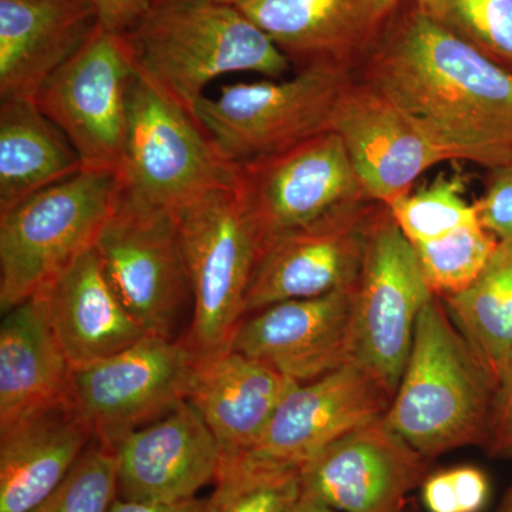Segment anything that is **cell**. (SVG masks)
Returning a JSON list of instances; mask_svg holds the SVG:
<instances>
[{
    "instance_id": "cell-18",
    "label": "cell",
    "mask_w": 512,
    "mask_h": 512,
    "mask_svg": "<svg viewBox=\"0 0 512 512\" xmlns=\"http://www.w3.org/2000/svg\"><path fill=\"white\" fill-rule=\"evenodd\" d=\"M119 500L174 504L197 498L214 483L222 454L200 413L183 400L113 448Z\"/></svg>"
},
{
    "instance_id": "cell-29",
    "label": "cell",
    "mask_w": 512,
    "mask_h": 512,
    "mask_svg": "<svg viewBox=\"0 0 512 512\" xmlns=\"http://www.w3.org/2000/svg\"><path fill=\"white\" fill-rule=\"evenodd\" d=\"M498 239L481 225H466L429 242L414 244L421 274L439 298L463 292L484 271Z\"/></svg>"
},
{
    "instance_id": "cell-16",
    "label": "cell",
    "mask_w": 512,
    "mask_h": 512,
    "mask_svg": "<svg viewBox=\"0 0 512 512\" xmlns=\"http://www.w3.org/2000/svg\"><path fill=\"white\" fill-rule=\"evenodd\" d=\"M231 350L311 382L356 359V286L259 309L242 320Z\"/></svg>"
},
{
    "instance_id": "cell-41",
    "label": "cell",
    "mask_w": 512,
    "mask_h": 512,
    "mask_svg": "<svg viewBox=\"0 0 512 512\" xmlns=\"http://www.w3.org/2000/svg\"><path fill=\"white\" fill-rule=\"evenodd\" d=\"M156 2H157V0H156Z\"/></svg>"
},
{
    "instance_id": "cell-14",
    "label": "cell",
    "mask_w": 512,
    "mask_h": 512,
    "mask_svg": "<svg viewBox=\"0 0 512 512\" xmlns=\"http://www.w3.org/2000/svg\"><path fill=\"white\" fill-rule=\"evenodd\" d=\"M238 167L266 239L367 198L342 138L332 130Z\"/></svg>"
},
{
    "instance_id": "cell-39",
    "label": "cell",
    "mask_w": 512,
    "mask_h": 512,
    "mask_svg": "<svg viewBox=\"0 0 512 512\" xmlns=\"http://www.w3.org/2000/svg\"><path fill=\"white\" fill-rule=\"evenodd\" d=\"M400 3H417L420 2V0H399Z\"/></svg>"
},
{
    "instance_id": "cell-26",
    "label": "cell",
    "mask_w": 512,
    "mask_h": 512,
    "mask_svg": "<svg viewBox=\"0 0 512 512\" xmlns=\"http://www.w3.org/2000/svg\"><path fill=\"white\" fill-rule=\"evenodd\" d=\"M440 299L495 389L512 352V238L498 242L473 284Z\"/></svg>"
},
{
    "instance_id": "cell-24",
    "label": "cell",
    "mask_w": 512,
    "mask_h": 512,
    "mask_svg": "<svg viewBox=\"0 0 512 512\" xmlns=\"http://www.w3.org/2000/svg\"><path fill=\"white\" fill-rule=\"evenodd\" d=\"M72 365L39 295L3 313L0 326V427L69 403Z\"/></svg>"
},
{
    "instance_id": "cell-6",
    "label": "cell",
    "mask_w": 512,
    "mask_h": 512,
    "mask_svg": "<svg viewBox=\"0 0 512 512\" xmlns=\"http://www.w3.org/2000/svg\"><path fill=\"white\" fill-rule=\"evenodd\" d=\"M117 194L178 215L202 195L239 181L197 119L137 73L128 93V128Z\"/></svg>"
},
{
    "instance_id": "cell-36",
    "label": "cell",
    "mask_w": 512,
    "mask_h": 512,
    "mask_svg": "<svg viewBox=\"0 0 512 512\" xmlns=\"http://www.w3.org/2000/svg\"><path fill=\"white\" fill-rule=\"evenodd\" d=\"M110 512H205V500L197 497L174 504H144L117 498Z\"/></svg>"
},
{
    "instance_id": "cell-40",
    "label": "cell",
    "mask_w": 512,
    "mask_h": 512,
    "mask_svg": "<svg viewBox=\"0 0 512 512\" xmlns=\"http://www.w3.org/2000/svg\"><path fill=\"white\" fill-rule=\"evenodd\" d=\"M221 2H225V3H234V5H235V3H237V2H238V0H221Z\"/></svg>"
},
{
    "instance_id": "cell-8",
    "label": "cell",
    "mask_w": 512,
    "mask_h": 512,
    "mask_svg": "<svg viewBox=\"0 0 512 512\" xmlns=\"http://www.w3.org/2000/svg\"><path fill=\"white\" fill-rule=\"evenodd\" d=\"M136 76L124 36L97 25L37 93V106L69 138L82 170L119 174Z\"/></svg>"
},
{
    "instance_id": "cell-28",
    "label": "cell",
    "mask_w": 512,
    "mask_h": 512,
    "mask_svg": "<svg viewBox=\"0 0 512 512\" xmlns=\"http://www.w3.org/2000/svg\"><path fill=\"white\" fill-rule=\"evenodd\" d=\"M389 211L413 245L480 222L476 201L467 198V178L458 173L437 175L426 187L397 201Z\"/></svg>"
},
{
    "instance_id": "cell-15",
    "label": "cell",
    "mask_w": 512,
    "mask_h": 512,
    "mask_svg": "<svg viewBox=\"0 0 512 512\" xmlns=\"http://www.w3.org/2000/svg\"><path fill=\"white\" fill-rule=\"evenodd\" d=\"M429 476V458L380 419L306 461L301 495L340 512H403L409 494Z\"/></svg>"
},
{
    "instance_id": "cell-5",
    "label": "cell",
    "mask_w": 512,
    "mask_h": 512,
    "mask_svg": "<svg viewBox=\"0 0 512 512\" xmlns=\"http://www.w3.org/2000/svg\"><path fill=\"white\" fill-rule=\"evenodd\" d=\"M117 190V174L82 170L0 214L2 313L36 296L96 247Z\"/></svg>"
},
{
    "instance_id": "cell-38",
    "label": "cell",
    "mask_w": 512,
    "mask_h": 512,
    "mask_svg": "<svg viewBox=\"0 0 512 512\" xmlns=\"http://www.w3.org/2000/svg\"><path fill=\"white\" fill-rule=\"evenodd\" d=\"M495 512H512V487L507 491V494H505L503 501L498 505Z\"/></svg>"
},
{
    "instance_id": "cell-33",
    "label": "cell",
    "mask_w": 512,
    "mask_h": 512,
    "mask_svg": "<svg viewBox=\"0 0 512 512\" xmlns=\"http://www.w3.org/2000/svg\"><path fill=\"white\" fill-rule=\"evenodd\" d=\"M476 207L481 225L498 241L512 238V160L488 170Z\"/></svg>"
},
{
    "instance_id": "cell-23",
    "label": "cell",
    "mask_w": 512,
    "mask_h": 512,
    "mask_svg": "<svg viewBox=\"0 0 512 512\" xmlns=\"http://www.w3.org/2000/svg\"><path fill=\"white\" fill-rule=\"evenodd\" d=\"M93 440L92 430L69 403L0 427V512L35 510Z\"/></svg>"
},
{
    "instance_id": "cell-20",
    "label": "cell",
    "mask_w": 512,
    "mask_h": 512,
    "mask_svg": "<svg viewBox=\"0 0 512 512\" xmlns=\"http://www.w3.org/2000/svg\"><path fill=\"white\" fill-rule=\"evenodd\" d=\"M293 384L274 367L229 349L195 360L187 400L217 440L224 460L251 451Z\"/></svg>"
},
{
    "instance_id": "cell-2",
    "label": "cell",
    "mask_w": 512,
    "mask_h": 512,
    "mask_svg": "<svg viewBox=\"0 0 512 512\" xmlns=\"http://www.w3.org/2000/svg\"><path fill=\"white\" fill-rule=\"evenodd\" d=\"M124 39L137 73L194 117L218 77L282 79L292 64L237 5L221 0H157Z\"/></svg>"
},
{
    "instance_id": "cell-7",
    "label": "cell",
    "mask_w": 512,
    "mask_h": 512,
    "mask_svg": "<svg viewBox=\"0 0 512 512\" xmlns=\"http://www.w3.org/2000/svg\"><path fill=\"white\" fill-rule=\"evenodd\" d=\"M353 80L348 70L313 66L292 79L224 84L198 101L195 119L228 163L244 164L332 130Z\"/></svg>"
},
{
    "instance_id": "cell-21",
    "label": "cell",
    "mask_w": 512,
    "mask_h": 512,
    "mask_svg": "<svg viewBox=\"0 0 512 512\" xmlns=\"http://www.w3.org/2000/svg\"><path fill=\"white\" fill-rule=\"evenodd\" d=\"M96 26L90 0H0L2 100H35Z\"/></svg>"
},
{
    "instance_id": "cell-3",
    "label": "cell",
    "mask_w": 512,
    "mask_h": 512,
    "mask_svg": "<svg viewBox=\"0 0 512 512\" xmlns=\"http://www.w3.org/2000/svg\"><path fill=\"white\" fill-rule=\"evenodd\" d=\"M493 394L490 376L434 295L417 320L384 423L429 460L456 448L485 446Z\"/></svg>"
},
{
    "instance_id": "cell-35",
    "label": "cell",
    "mask_w": 512,
    "mask_h": 512,
    "mask_svg": "<svg viewBox=\"0 0 512 512\" xmlns=\"http://www.w3.org/2000/svg\"><path fill=\"white\" fill-rule=\"evenodd\" d=\"M90 3L101 29L126 36L146 18L156 0H90Z\"/></svg>"
},
{
    "instance_id": "cell-37",
    "label": "cell",
    "mask_w": 512,
    "mask_h": 512,
    "mask_svg": "<svg viewBox=\"0 0 512 512\" xmlns=\"http://www.w3.org/2000/svg\"><path fill=\"white\" fill-rule=\"evenodd\" d=\"M288 512H340L335 508L329 507V505L320 503L318 500L313 498L303 497L299 495L298 500L293 503L292 507L289 508Z\"/></svg>"
},
{
    "instance_id": "cell-27",
    "label": "cell",
    "mask_w": 512,
    "mask_h": 512,
    "mask_svg": "<svg viewBox=\"0 0 512 512\" xmlns=\"http://www.w3.org/2000/svg\"><path fill=\"white\" fill-rule=\"evenodd\" d=\"M301 495V468L224 458L205 512H288Z\"/></svg>"
},
{
    "instance_id": "cell-11",
    "label": "cell",
    "mask_w": 512,
    "mask_h": 512,
    "mask_svg": "<svg viewBox=\"0 0 512 512\" xmlns=\"http://www.w3.org/2000/svg\"><path fill=\"white\" fill-rule=\"evenodd\" d=\"M383 210L384 205L362 198L266 239L248 289L247 316L274 303L356 286Z\"/></svg>"
},
{
    "instance_id": "cell-12",
    "label": "cell",
    "mask_w": 512,
    "mask_h": 512,
    "mask_svg": "<svg viewBox=\"0 0 512 512\" xmlns=\"http://www.w3.org/2000/svg\"><path fill=\"white\" fill-rule=\"evenodd\" d=\"M433 296L412 242L384 207L356 285V359L393 396L412 350L417 320Z\"/></svg>"
},
{
    "instance_id": "cell-31",
    "label": "cell",
    "mask_w": 512,
    "mask_h": 512,
    "mask_svg": "<svg viewBox=\"0 0 512 512\" xmlns=\"http://www.w3.org/2000/svg\"><path fill=\"white\" fill-rule=\"evenodd\" d=\"M117 498L116 454L93 440L63 483L30 512H110Z\"/></svg>"
},
{
    "instance_id": "cell-13",
    "label": "cell",
    "mask_w": 512,
    "mask_h": 512,
    "mask_svg": "<svg viewBox=\"0 0 512 512\" xmlns=\"http://www.w3.org/2000/svg\"><path fill=\"white\" fill-rule=\"evenodd\" d=\"M392 400L379 376L352 360L311 382L293 384L245 457L301 468L333 441L383 419Z\"/></svg>"
},
{
    "instance_id": "cell-34",
    "label": "cell",
    "mask_w": 512,
    "mask_h": 512,
    "mask_svg": "<svg viewBox=\"0 0 512 512\" xmlns=\"http://www.w3.org/2000/svg\"><path fill=\"white\" fill-rule=\"evenodd\" d=\"M484 447L493 457L512 456V352L495 384Z\"/></svg>"
},
{
    "instance_id": "cell-9",
    "label": "cell",
    "mask_w": 512,
    "mask_h": 512,
    "mask_svg": "<svg viewBox=\"0 0 512 512\" xmlns=\"http://www.w3.org/2000/svg\"><path fill=\"white\" fill-rule=\"evenodd\" d=\"M195 360L183 339L148 335L116 355L72 366L69 404L94 440L113 450L187 400Z\"/></svg>"
},
{
    "instance_id": "cell-17",
    "label": "cell",
    "mask_w": 512,
    "mask_h": 512,
    "mask_svg": "<svg viewBox=\"0 0 512 512\" xmlns=\"http://www.w3.org/2000/svg\"><path fill=\"white\" fill-rule=\"evenodd\" d=\"M291 63L356 73L402 3L399 0H238Z\"/></svg>"
},
{
    "instance_id": "cell-10",
    "label": "cell",
    "mask_w": 512,
    "mask_h": 512,
    "mask_svg": "<svg viewBox=\"0 0 512 512\" xmlns=\"http://www.w3.org/2000/svg\"><path fill=\"white\" fill-rule=\"evenodd\" d=\"M101 265L124 308L148 335L171 338L190 281L173 212L121 198L96 242Z\"/></svg>"
},
{
    "instance_id": "cell-22",
    "label": "cell",
    "mask_w": 512,
    "mask_h": 512,
    "mask_svg": "<svg viewBox=\"0 0 512 512\" xmlns=\"http://www.w3.org/2000/svg\"><path fill=\"white\" fill-rule=\"evenodd\" d=\"M37 295L72 366L116 355L148 336L111 286L96 247L74 259Z\"/></svg>"
},
{
    "instance_id": "cell-19",
    "label": "cell",
    "mask_w": 512,
    "mask_h": 512,
    "mask_svg": "<svg viewBox=\"0 0 512 512\" xmlns=\"http://www.w3.org/2000/svg\"><path fill=\"white\" fill-rule=\"evenodd\" d=\"M332 131L342 138L366 197L387 208L410 194L431 167L450 161L356 76L336 107Z\"/></svg>"
},
{
    "instance_id": "cell-1",
    "label": "cell",
    "mask_w": 512,
    "mask_h": 512,
    "mask_svg": "<svg viewBox=\"0 0 512 512\" xmlns=\"http://www.w3.org/2000/svg\"><path fill=\"white\" fill-rule=\"evenodd\" d=\"M450 161L512 160V72L403 3L355 73Z\"/></svg>"
},
{
    "instance_id": "cell-30",
    "label": "cell",
    "mask_w": 512,
    "mask_h": 512,
    "mask_svg": "<svg viewBox=\"0 0 512 512\" xmlns=\"http://www.w3.org/2000/svg\"><path fill=\"white\" fill-rule=\"evenodd\" d=\"M417 5L448 32L512 72V0H420Z\"/></svg>"
},
{
    "instance_id": "cell-25",
    "label": "cell",
    "mask_w": 512,
    "mask_h": 512,
    "mask_svg": "<svg viewBox=\"0 0 512 512\" xmlns=\"http://www.w3.org/2000/svg\"><path fill=\"white\" fill-rule=\"evenodd\" d=\"M82 171L69 138L36 100L0 103V214Z\"/></svg>"
},
{
    "instance_id": "cell-4",
    "label": "cell",
    "mask_w": 512,
    "mask_h": 512,
    "mask_svg": "<svg viewBox=\"0 0 512 512\" xmlns=\"http://www.w3.org/2000/svg\"><path fill=\"white\" fill-rule=\"evenodd\" d=\"M190 281L192 320L183 342L197 359L221 355L247 316V295L266 234L241 178L177 215Z\"/></svg>"
},
{
    "instance_id": "cell-32",
    "label": "cell",
    "mask_w": 512,
    "mask_h": 512,
    "mask_svg": "<svg viewBox=\"0 0 512 512\" xmlns=\"http://www.w3.org/2000/svg\"><path fill=\"white\" fill-rule=\"evenodd\" d=\"M421 498L429 512H481L490 498V481L480 468H451L430 474Z\"/></svg>"
}]
</instances>
